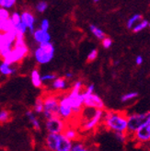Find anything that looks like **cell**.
Instances as JSON below:
<instances>
[{
    "label": "cell",
    "instance_id": "cell-22",
    "mask_svg": "<svg viewBox=\"0 0 150 151\" xmlns=\"http://www.w3.org/2000/svg\"><path fill=\"white\" fill-rule=\"evenodd\" d=\"M89 31L91 32V33L97 38V39H99V40H102L103 38L106 37V34H105V32L102 31V29L99 27H97L96 25H89Z\"/></svg>",
    "mask_w": 150,
    "mask_h": 151
},
{
    "label": "cell",
    "instance_id": "cell-7",
    "mask_svg": "<svg viewBox=\"0 0 150 151\" xmlns=\"http://www.w3.org/2000/svg\"><path fill=\"white\" fill-rule=\"evenodd\" d=\"M66 122L61 117L55 116L49 119H46L45 128L48 133L52 134H62L66 127Z\"/></svg>",
    "mask_w": 150,
    "mask_h": 151
},
{
    "label": "cell",
    "instance_id": "cell-27",
    "mask_svg": "<svg viewBox=\"0 0 150 151\" xmlns=\"http://www.w3.org/2000/svg\"><path fill=\"white\" fill-rule=\"evenodd\" d=\"M139 96L138 92L136 91H133V92H129V93H126L124 95L122 96L121 98V101L123 102H126V101H132L133 99H136V98Z\"/></svg>",
    "mask_w": 150,
    "mask_h": 151
},
{
    "label": "cell",
    "instance_id": "cell-37",
    "mask_svg": "<svg viewBox=\"0 0 150 151\" xmlns=\"http://www.w3.org/2000/svg\"><path fill=\"white\" fill-rule=\"evenodd\" d=\"M55 78H56L55 74H46V75L42 76V83H45V82L52 81Z\"/></svg>",
    "mask_w": 150,
    "mask_h": 151
},
{
    "label": "cell",
    "instance_id": "cell-9",
    "mask_svg": "<svg viewBox=\"0 0 150 151\" xmlns=\"http://www.w3.org/2000/svg\"><path fill=\"white\" fill-rule=\"evenodd\" d=\"M103 111H104V110L96 109L92 117H90L88 121H86V122H84L81 124V130L85 131V132H88V131H91V130L95 129L102 121Z\"/></svg>",
    "mask_w": 150,
    "mask_h": 151
},
{
    "label": "cell",
    "instance_id": "cell-8",
    "mask_svg": "<svg viewBox=\"0 0 150 151\" xmlns=\"http://www.w3.org/2000/svg\"><path fill=\"white\" fill-rule=\"evenodd\" d=\"M58 115L61 117L65 122L73 117V111L71 107L70 99L67 94L63 97L59 98V109H58Z\"/></svg>",
    "mask_w": 150,
    "mask_h": 151
},
{
    "label": "cell",
    "instance_id": "cell-17",
    "mask_svg": "<svg viewBox=\"0 0 150 151\" xmlns=\"http://www.w3.org/2000/svg\"><path fill=\"white\" fill-rule=\"evenodd\" d=\"M52 88L55 90L59 91H63L66 88H68V84H67V80L65 78H55L52 80Z\"/></svg>",
    "mask_w": 150,
    "mask_h": 151
},
{
    "label": "cell",
    "instance_id": "cell-10",
    "mask_svg": "<svg viewBox=\"0 0 150 151\" xmlns=\"http://www.w3.org/2000/svg\"><path fill=\"white\" fill-rule=\"evenodd\" d=\"M83 97H84V101H83L84 107L104 110V107H105L104 102L98 94H95L93 92L88 95H83Z\"/></svg>",
    "mask_w": 150,
    "mask_h": 151
},
{
    "label": "cell",
    "instance_id": "cell-25",
    "mask_svg": "<svg viewBox=\"0 0 150 151\" xmlns=\"http://www.w3.org/2000/svg\"><path fill=\"white\" fill-rule=\"evenodd\" d=\"M142 19H143V17H142L141 14H134V15H133V16L128 20H127V23H126L127 29H132V28L134 25H136L137 22H139Z\"/></svg>",
    "mask_w": 150,
    "mask_h": 151
},
{
    "label": "cell",
    "instance_id": "cell-32",
    "mask_svg": "<svg viewBox=\"0 0 150 151\" xmlns=\"http://www.w3.org/2000/svg\"><path fill=\"white\" fill-rule=\"evenodd\" d=\"M15 2L11 0H0V7H4V9H9L15 6Z\"/></svg>",
    "mask_w": 150,
    "mask_h": 151
},
{
    "label": "cell",
    "instance_id": "cell-23",
    "mask_svg": "<svg viewBox=\"0 0 150 151\" xmlns=\"http://www.w3.org/2000/svg\"><path fill=\"white\" fill-rule=\"evenodd\" d=\"M147 27H149V21L142 19L139 22H137V23L132 28V31L136 33V32H140L141 31H144Z\"/></svg>",
    "mask_w": 150,
    "mask_h": 151
},
{
    "label": "cell",
    "instance_id": "cell-6",
    "mask_svg": "<svg viewBox=\"0 0 150 151\" xmlns=\"http://www.w3.org/2000/svg\"><path fill=\"white\" fill-rule=\"evenodd\" d=\"M59 98L55 94H47L43 97V111L42 114L45 119L59 116Z\"/></svg>",
    "mask_w": 150,
    "mask_h": 151
},
{
    "label": "cell",
    "instance_id": "cell-21",
    "mask_svg": "<svg viewBox=\"0 0 150 151\" xmlns=\"http://www.w3.org/2000/svg\"><path fill=\"white\" fill-rule=\"evenodd\" d=\"M66 138H68L71 141H76L78 138V132L72 127H65V129L62 133Z\"/></svg>",
    "mask_w": 150,
    "mask_h": 151
},
{
    "label": "cell",
    "instance_id": "cell-42",
    "mask_svg": "<svg viewBox=\"0 0 150 151\" xmlns=\"http://www.w3.org/2000/svg\"><path fill=\"white\" fill-rule=\"evenodd\" d=\"M73 77H74V74L71 73V72H67L65 75V79H71V78H73Z\"/></svg>",
    "mask_w": 150,
    "mask_h": 151
},
{
    "label": "cell",
    "instance_id": "cell-44",
    "mask_svg": "<svg viewBox=\"0 0 150 151\" xmlns=\"http://www.w3.org/2000/svg\"><path fill=\"white\" fill-rule=\"evenodd\" d=\"M93 1H94L95 3H98V2H100V0H93Z\"/></svg>",
    "mask_w": 150,
    "mask_h": 151
},
{
    "label": "cell",
    "instance_id": "cell-31",
    "mask_svg": "<svg viewBox=\"0 0 150 151\" xmlns=\"http://www.w3.org/2000/svg\"><path fill=\"white\" fill-rule=\"evenodd\" d=\"M86 150H88L87 147L83 143H80V142H78L76 144L72 145V147H71V151H86Z\"/></svg>",
    "mask_w": 150,
    "mask_h": 151
},
{
    "label": "cell",
    "instance_id": "cell-11",
    "mask_svg": "<svg viewBox=\"0 0 150 151\" xmlns=\"http://www.w3.org/2000/svg\"><path fill=\"white\" fill-rule=\"evenodd\" d=\"M133 139L139 143H146L150 140V121L142 124L138 129L133 134Z\"/></svg>",
    "mask_w": 150,
    "mask_h": 151
},
{
    "label": "cell",
    "instance_id": "cell-24",
    "mask_svg": "<svg viewBox=\"0 0 150 151\" xmlns=\"http://www.w3.org/2000/svg\"><path fill=\"white\" fill-rule=\"evenodd\" d=\"M16 70H15L13 67L11 66V65H9L5 62H3L1 65H0V73L4 76H11L13 75Z\"/></svg>",
    "mask_w": 150,
    "mask_h": 151
},
{
    "label": "cell",
    "instance_id": "cell-13",
    "mask_svg": "<svg viewBox=\"0 0 150 151\" xmlns=\"http://www.w3.org/2000/svg\"><path fill=\"white\" fill-rule=\"evenodd\" d=\"M59 137L60 134H52L48 133L46 139H45V145L47 149L52 151H57L58 144H59Z\"/></svg>",
    "mask_w": 150,
    "mask_h": 151
},
{
    "label": "cell",
    "instance_id": "cell-30",
    "mask_svg": "<svg viewBox=\"0 0 150 151\" xmlns=\"http://www.w3.org/2000/svg\"><path fill=\"white\" fill-rule=\"evenodd\" d=\"M12 47V45H4V46L0 47V58L3 59L5 56L9 55V52H10Z\"/></svg>",
    "mask_w": 150,
    "mask_h": 151
},
{
    "label": "cell",
    "instance_id": "cell-33",
    "mask_svg": "<svg viewBox=\"0 0 150 151\" xmlns=\"http://www.w3.org/2000/svg\"><path fill=\"white\" fill-rule=\"evenodd\" d=\"M47 7H48V4L45 1H41V2H39L38 4L36 5V9L40 13L45 12V10L47 9Z\"/></svg>",
    "mask_w": 150,
    "mask_h": 151
},
{
    "label": "cell",
    "instance_id": "cell-16",
    "mask_svg": "<svg viewBox=\"0 0 150 151\" xmlns=\"http://www.w3.org/2000/svg\"><path fill=\"white\" fill-rule=\"evenodd\" d=\"M72 145H73V143L71 140L66 138L63 134H60L57 151H71Z\"/></svg>",
    "mask_w": 150,
    "mask_h": 151
},
{
    "label": "cell",
    "instance_id": "cell-12",
    "mask_svg": "<svg viewBox=\"0 0 150 151\" xmlns=\"http://www.w3.org/2000/svg\"><path fill=\"white\" fill-rule=\"evenodd\" d=\"M21 22L23 23L32 33L35 29V17L34 15L29 11H24L20 14Z\"/></svg>",
    "mask_w": 150,
    "mask_h": 151
},
{
    "label": "cell",
    "instance_id": "cell-2",
    "mask_svg": "<svg viewBox=\"0 0 150 151\" xmlns=\"http://www.w3.org/2000/svg\"><path fill=\"white\" fill-rule=\"evenodd\" d=\"M29 54V48L24 41V38L22 39H16L13 44V47L9 52V55L3 58V62L14 65L21 62Z\"/></svg>",
    "mask_w": 150,
    "mask_h": 151
},
{
    "label": "cell",
    "instance_id": "cell-40",
    "mask_svg": "<svg viewBox=\"0 0 150 151\" xmlns=\"http://www.w3.org/2000/svg\"><path fill=\"white\" fill-rule=\"evenodd\" d=\"M94 89H95L94 84H90V85H88V86L86 88V89L84 90V91H82V94H83V95H88V94L93 93V92H94Z\"/></svg>",
    "mask_w": 150,
    "mask_h": 151
},
{
    "label": "cell",
    "instance_id": "cell-3",
    "mask_svg": "<svg viewBox=\"0 0 150 151\" xmlns=\"http://www.w3.org/2000/svg\"><path fill=\"white\" fill-rule=\"evenodd\" d=\"M83 82L81 80H78L74 83L73 88L70 90V92L67 94L70 99L71 102V107H72V111H73V116H78L80 112L82 111L84 108V97L82 94V89H83Z\"/></svg>",
    "mask_w": 150,
    "mask_h": 151
},
{
    "label": "cell",
    "instance_id": "cell-38",
    "mask_svg": "<svg viewBox=\"0 0 150 151\" xmlns=\"http://www.w3.org/2000/svg\"><path fill=\"white\" fill-rule=\"evenodd\" d=\"M10 16V13L9 9H4V7H0V19H9Z\"/></svg>",
    "mask_w": 150,
    "mask_h": 151
},
{
    "label": "cell",
    "instance_id": "cell-34",
    "mask_svg": "<svg viewBox=\"0 0 150 151\" xmlns=\"http://www.w3.org/2000/svg\"><path fill=\"white\" fill-rule=\"evenodd\" d=\"M98 55H99L98 50H97V49H93V50H91L90 52H89V54L88 55L87 60H88V62H93L94 60H96L97 57H98Z\"/></svg>",
    "mask_w": 150,
    "mask_h": 151
},
{
    "label": "cell",
    "instance_id": "cell-39",
    "mask_svg": "<svg viewBox=\"0 0 150 151\" xmlns=\"http://www.w3.org/2000/svg\"><path fill=\"white\" fill-rule=\"evenodd\" d=\"M50 28V22L47 19H44L42 20V23H41V28L43 31H48Z\"/></svg>",
    "mask_w": 150,
    "mask_h": 151
},
{
    "label": "cell",
    "instance_id": "cell-15",
    "mask_svg": "<svg viewBox=\"0 0 150 151\" xmlns=\"http://www.w3.org/2000/svg\"><path fill=\"white\" fill-rule=\"evenodd\" d=\"M34 40L38 43H42L51 41V35L48 32V31H43L42 29H34V32H32Z\"/></svg>",
    "mask_w": 150,
    "mask_h": 151
},
{
    "label": "cell",
    "instance_id": "cell-18",
    "mask_svg": "<svg viewBox=\"0 0 150 151\" xmlns=\"http://www.w3.org/2000/svg\"><path fill=\"white\" fill-rule=\"evenodd\" d=\"M15 25L11 21V19H0V32H7L15 31Z\"/></svg>",
    "mask_w": 150,
    "mask_h": 151
},
{
    "label": "cell",
    "instance_id": "cell-19",
    "mask_svg": "<svg viewBox=\"0 0 150 151\" xmlns=\"http://www.w3.org/2000/svg\"><path fill=\"white\" fill-rule=\"evenodd\" d=\"M25 114H26L27 118L29 119V123L32 124V127L34 128V129L35 130H40L41 129V124L39 122V120L37 119V117L35 115V112L33 111H32V110H28Z\"/></svg>",
    "mask_w": 150,
    "mask_h": 151
},
{
    "label": "cell",
    "instance_id": "cell-43",
    "mask_svg": "<svg viewBox=\"0 0 150 151\" xmlns=\"http://www.w3.org/2000/svg\"><path fill=\"white\" fill-rule=\"evenodd\" d=\"M119 64H120L119 61H115V62H114V65H119Z\"/></svg>",
    "mask_w": 150,
    "mask_h": 151
},
{
    "label": "cell",
    "instance_id": "cell-45",
    "mask_svg": "<svg viewBox=\"0 0 150 151\" xmlns=\"http://www.w3.org/2000/svg\"><path fill=\"white\" fill-rule=\"evenodd\" d=\"M11 1H13V2H15V3H16V2H17V0H11Z\"/></svg>",
    "mask_w": 150,
    "mask_h": 151
},
{
    "label": "cell",
    "instance_id": "cell-5",
    "mask_svg": "<svg viewBox=\"0 0 150 151\" xmlns=\"http://www.w3.org/2000/svg\"><path fill=\"white\" fill-rule=\"evenodd\" d=\"M147 121H150V112H143L137 113L134 112L130 115H127V131L126 134L133 135V134L136 132L138 128L145 124Z\"/></svg>",
    "mask_w": 150,
    "mask_h": 151
},
{
    "label": "cell",
    "instance_id": "cell-35",
    "mask_svg": "<svg viewBox=\"0 0 150 151\" xmlns=\"http://www.w3.org/2000/svg\"><path fill=\"white\" fill-rule=\"evenodd\" d=\"M114 135L117 139V141L121 142V143H125L127 140V135L126 133H119V132H115Z\"/></svg>",
    "mask_w": 150,
    "mask_h": 151
},
{
    "label": "cell",
    "instance_id": "cell-1",
    "mask_svg": "<svg viewBox=\"0 0 150 151\" xmlns=\"http://www.w3.org/2000/svg\"><path fill=\"white\" fill-rule=\"evenodd\" d=\"M102 120L105 127L112 132L126 133L127 131V113L124 111H104Z\"/></svg>",
    "mask_w": 150,
    "mask_h": 151
},
{
    "label": "cell",
    "instance_id": "cell-28",
    "mask_svg": "<svg viewBox=\"0 0 150 151\" xmlns=\"http://www.w3.org/2000/svg\"><path fill=\"white\" fill-rule=\"evenodd\" d=\"M10 120V112L6 110L0 111V124L7 123Z\"/></svg>",
    "mask_w": 150,
    "mask_h": 151
},
{
    "label": "cell",
    "instance_id": "cell-20",
    "mask_svg": "<svg viewBox=\"0 0 150 151\" xmlns=\"http://www.w3.org/2000/svg\"><path fill=\"white\" fill-rule=\"evenodd\" d=\"M31 78L32 83L35 88H42V76L40 74V71L38 69H33L31 73Z\"/></svg>",
    "mask_w": 150,
    "mask_h": 151
},
{
    "label": "cell",
    "instance_id": "cell-36",
    "mask_svg": "<svg viewBox=\"0 0 150 151\" xmlns=\"http://www.w3.org/2000/svg\"><path fill=\"white\" fill-rule=\"evenodd\" d=\"M101 43H102V46L104 49H109L111 47V45H112V40L111 39V38L105 37L101 40Z\"/></svg>",
    "mask_w": 150,
    "mask_h": 151
},
{
    "label": "cell",
    "instance_id": "cell-4",
    "mask_svg": "<svg viewBox=\"0 0 150 151\" xmlns=\"http://www.w3.org/2000/svg\"><path fill=\"white\" fill-rule=\"evenodd\" d=\"M55 55V46L50 42L39 43V47L34 52V57L36 62L40 65H45L50 63Z\"/></svg>",
    "mask_w": 150,
    "mask_h": 151
},
{
    "label": "cell",
    "instance_id": "cell-41",
    "mask_svg": "<svg viewBox=\"0 0 150 151\" xmlns=\"http://www.w3.org/2000/svg\"><path fill=\"white\" fill-rule=\"evenodd\" d=\"M143 61H144V59H143V56L142 55H137L136 58V64L137 65H141L142 64H143Z\"/></svg>",
    "mask_w": 150,
    "mask_h": 151
},
{
    "label": "cell",
    "instance_id": "cell-26",
    "mask_svg": "<svg viewBox=\"0 0 150 151\" xmlns=\"http://www.w3.org/2000/svg\"><path fill=\"white\" fill-rule=\"evenodd\" d=\"M34 112L35 113H42L43 111V97L40 96L36 99L35 102H34V107H33Z\"/></svg>",
    "mask_w": 150,
    "mask_h": 151
},
{
    "label": "cell",
    "instance_id": "cell-14",
    "mask_svg": "<svg viewBox=\"0 0 150 151\" xmlns=\"http://www.w3.org/2000/svg\"><path fill=\"white\" fill-rule=\"evenodd\" d=\"M16 40V32L15 31L7 32H0V47L4 45H12Z\"/></svg>",
    "mask_w": 150,
    "mask_h": 151
},
{
    "label": "cell",
    "instance_id": "cell-29",
    "mask_svg": "<svg viewBox=\"0 0 150 151\" xmlns=\"http://www.w3.org/2000/svg\"><path fill=\"white\" fill-rule=\"evenodd\" d=\"M9 19H11V21L14 23L15 27L17 25H19L20 22H21V18H20V14L18 13V12H13L10 16H9Z\"/></svg>",
    "mask_w": 150,
    "mask_h": 151
}]
</instances>
